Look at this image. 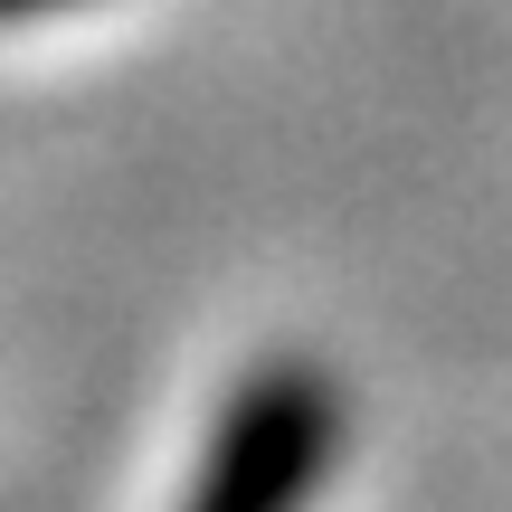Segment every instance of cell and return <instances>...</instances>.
Masks as SVG:
<instances>
[{"mask_svg": "<svg viewBox=\"0 0 512 512\" xmlns=\"http://www.w3.org/2000/svg\"><path fill=\"white\" fill-rule=\"evenodd\" d=\"M342 456V389L313 361H266L209 427V456L190 475V512H275L304 503Z\"/></svg>", "mask_w": 512, "mask_h": 512, "instance_id": "6da1fadb", "label": "cell"}, {"mask_svg": "<svg viewBox=\"0 0 512 512\" xmlns=\"http://www.w3.org/2000/svg\"><path fill=\"white\" fill-rule=\"evenodd\" d=\"M38 10H76V0H0V19H38Z\"/></svg>", "mask_w": 512, "mask_h": 512, "instance_id": "7a4b0ae2", "label": "cell"}]
</instances>
